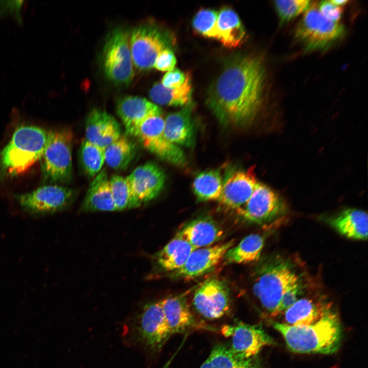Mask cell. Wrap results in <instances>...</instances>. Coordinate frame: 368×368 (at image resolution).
Wrapping results in <instances>:
<instances>
[{"instance_id":"2","label":"cell","mask_w":368,"mask_h":368,"mask_svg":"<svg viewBox=\"0 0 368 368\" xmlns=\"http://www.w3.org/2000/svg\"><path fill=\"white\" fill-rule=\"evenodd\" d=\"M272 326L282 335L288 348L297 353L332 354L338 351L341 343L340 319L330 309L308 325L293 326L273 322Z\"/></svg>"},{"instance_id":"29","label":"cell","mask_w":368,"mask_h":368,"mask_svg":"<svg viewBox=\"0 0 368 368\" xmlns=\"http://www.w3.org/2000/svg\"><path fill=\"white\" fill-rule=\"evenodd\" d=\"M199 368H261L254 357L245 358L223 344L214 347Z\"/></svg>"},{"instance_id":"11","label":"cell","mask_w":368,"mask_h":368,"mask_svg":"<svg viewBox=\"0 0 368 368\" xmlns=\"http://www.w3.org/2000/svg\"><path fill=\"white\" fill-rule=\"evenodd\" d=\"M73 190L57 185H44L31 192L18 194L16 199L28 212L47 214L60 211L71 203L74 197Z\"/></svg>"},{"instance_id":"3","label":"cell","mask_w":368,"mask_h":368,"mask_svg":"<svg viewBox=\"0 0 368 368\" xmlns=\"http://www.w3.org/2000/svg\"><path fill=\"white\" fill-rule=\"evenodd\" d=\"M298 286V276L290 263L282 258L268 259L255 269L254 293L270 316L278 315L283 295L288 290Z\"/></svg>"},{"instance_id":"16","label":"cell","mask_w":368,"mask_h":368,"mask_svg":"<svg viewBox=\"0 0 368 368\" xmlns=\"http://www.w3.org/2000/svg\"><path fill=\"white\" fill-rule=\"evenodd\" d=\"M126 178L135 198L141 205L159 194L166 180L163 169L152 162L138 166Z\"/></svg>"},{"instance_id":"15","label":"cell","mask_w":368,"mask_h":368,"mask_svg":"<svg viewBox=\"0 0 368 368\" xmlns=\"http://www.w3.org/2000/svg\"><path fill=\"white\" fill-rule=\"evenodd\" d=\"M234 243V240H232L209 247L195 249L180 268L172 272L171 277L189 280L206 273L223 260L225 253L233 246Z\"/></svg>"},{"instance_id":"13","label":"cell","mask_w":368,"mask_h":368,"mask_svg":"<svg viewBox=\"0 0 368 368\" xmlns=\"http://www.w3.org/2000/svg\"><path fill=\"white\" fill-rule=\"evenodd\" d=\"M193 304L197 312L208 319L221 317L230 307L228 286L217 278L207 279L195 290Z\"/></svg>"},{"instance_id":"33","label":"cell","mask_w":368,"mask_h":368,"mask_svg":"<svg viewBox=\"0 0 368 368\" xmlns=\"http://www.w3.org/2000/svg\"><path fill=\"white\" fill-rule=\"evenodd\" d=\"M104 150L85 139L81 143L79 159L82 169L89 177H95L102 170L105 163Z\"/></svg>"},{"instance_id":"23","label":"cell","mask_w":368,"mask_h":368,"mask_svg":"<svg viewBox=\"0 0 368 368\" xmlns=\"http://www.w3.org/2000/svg\"><path fill=\"white\" fill-rule=\"evenodd\" d=\"M186 294H180L160 301L172 335L183 333L195 324Z\"/></svg>"},{"instance_id":"6","label":"cell","mask_w":368,"mask_h":368,"mask_svg":"<svg viewBox=\"0 0 368 368\" xmlns=\"http://www.w3.org/2000/svg\"><path fill=\"white\" fill-rule=\"evenodd\" d=\"M102 64L106 77L119 85H127L134 76L130 45V34L116 28L108 36L102 53Z\"/></svg>"},{"instance_id":"24","label":"cell","mask_w":368,"mask_h":368,"mask_svg":"<svg viewBox=\"0 0 368 368\" xmlns=\"http://www.w3.org/2000/svg\"><path fill=\"white\" fill-rule=\"evenodd\" d=\"M329 223L339 233L355 240H366L368 219L367 213L356 209L344 210L331 217Z\"/></svg>"},{"instance_id":"19","label":"cell","mask_w":368,"mask_h":368,"mask_svg":"<svg viewBox=\"0 0 368 368\" xmlns=\"http://www.w3.org/2000/svg\"><path fill=\"white\" fill-rule=\"evenodd\" d=\"M85 131L86 141L104 149L121 136V127L116 119L96 108L88 114Z\"/></svg>"},{"instance_id":"37","label":"cell","mask_w":368,"mask_h":368,"mask_svg":"<svg viewBox=\"0 0 368 368\" xmlns=\"http://www.w3.org/2000/svg\"><path fill=\"white\" fill-rule=\"evenodd\" d=\"M176 63V57L170 49L161 51L157 56L154 67L160 71H171L174 69Z\"/></svg>"},{"instance_id":"22","label":"cell","mask_w":368,"mask_h":368,"mask_svg":"<svg viewBox=\"0 0 368 368\" xmlns=\"http://www.w3.org/2000/svg\"><path fill=\"white\" fill-rule=\"evenodd\" d=\"M86 212L117 211L112 196L110 179L105 169L101 170L90 183L82 204Z\"/></svg>"},{"instance_id":"21","label":"cell","mask_w":368,"mask_h":368,"mask_svg":"<svg viewBox=\"0 0 368 368\" xmlns=\"http://www.w3.org/2000/svg\"><path fill=\"white\" fill-rule=\"evenodd\" d=\"M224 232L217 223L208 217H200L185 224L176 236L184 239L195 249L209 247L219 241Z\"/></svg>"},{"instance_id":"40","label":"cell","mask_w":368,"mask_h":368,"mask_svg":"<svg viewBox=\"0 0 368 368\" xmlns=\"http://www.w3.org/2000/svg\"><path fill=\"white\" fill-rule=\"evenodd\" d=\"M300 291V286L294 287L288 290L282 296L278 309V315L284 312L297 300Z\"/></svg>"},{"instance_id":"20","label":"cell","mask_w":368,"mask_h":368,"mask_svg":"<svg viewBox=\"0 0 368 368\" xmlns=\"http://www.w3.org/2000/svg\"><path fill=\"white\" fill-rule=\"evenodd\" d=\"M193 103L179 111L167 115L165 120L164 133L171 143L191 147L195 144V127L192 120Z\"/></svg>"},{"instance_id":"4","label":"cell","mask_w":368,"mask_h":368,"mask_svg":"<svg viewBox=\"0 0 368 368\" xmlns=\"http://www.w3.org/2000/svg\"><path fill=\"white\" fill-rule=\"evenodd\" d=\"M49 131L35 126L17 128L1 153L2 168L11 175L20 174L28 170L40 159Z\"/></svg>"},{"instance_id":"17","label":"cell","mask_w":368,"mask_h":368,"mask_svg":"<svg viewBox=\"0 0 368 368\" xmlns=\"http://www.w3.org/2000/svg\"><path fill=\"white\" fill-rule=\"evenodd\" d=\"M258 181L251 169L234 171L223 181L218 201L224 205L237 210L249 198Z\"/></svg>"},{"instance_id":"27","label":"cell","mask_w":368,"mask_h":368,"mask_svg":"<svg viewBox=\"0 0 368 368\" xmlns=\"http://www.w3.org/2000/svg\"><path fill=\"white\" fill-rule=\"evenodd\" d=\"M195 249L187 241L175 236L156 254L155 257L157 264L163 270L173 272L185 264Z\"/></svg>"},{"instance_id":"18","label":"cell","mask_w":368,"mask_h":368,"mask_svg":"<svg viewBox=\"0 0 368 368\" xmlns=\"http://www.w3.org/2000/svg\"><path fill=\"white\" fill-rule=\"evenodd\" d=\"M117 112L127 134L134 136L140 125L149 117L162 113L161 109L145 98L125 96L117 102Z\"/></svg>"},{"instance_id":"9","label":"cell","mask_w":368,"mask_h":368,"mask_svg":"<svg viewBox=\"0 0 368 368\" xmlns=\"http://www.w3.org/2000/svg\"><path fill=\"white\" fill-rule=\"evenodd\" d=\"M164 123L162 113L152 116L140 125L134 136L145 148L160 158L175 166L183 167L187 163L185 154L180 148L166 139Z\"/></svg>"},{"instance_id":"41","label":"cell","mask_w":368,"mask_h":368,"mask_svg":"<svg viewBox=\"0 0 368 368\" xmlns=\"http://www.w3.org/2000/svg\"><path fill=\"white\" fill-rule=\"evenodd\" d=\"M330 2L337 6L341 7L348 3L349 1L347 0H331Z\"/></svg>"},{"instance_id":"42","label":"cell","mask_w":368,"mask_h":368,"mask_svg":"<svg viewBox=\"0 0 368 368\" xmlns=\"http://www.w3.org/2000/svg\"><path fill=\"white\" fill-rule=\"evenodd\" d=\"M174 357V355H173L171 359H170L167 362V363L164 365V366L162 368H169L171 362L173 360V358Z\"/></svg>"},{"instance_id":"36","label":"cell","mask_w":368,"mask_h":368,"mask_svg":"<svg viewBox=\"0 0 368 368\" xmlns=\"http://www.w3.org/2000/svg\"><path fill=\"white\" fill-rule=\"evenodd\" d=\"M274 7L282 21H289L305 12L310 7L308 0L275 1Z\"/></svg>"},{"instance_id":"28","label":"cell","mask_w":368,"mask_h":368,"mask_svg":"<svg viewBox=\"0 0 368 368\" xmlns=\"http://www.w3.org/2000/svg\"><path fill=\"white\" fill-rule=\"evenodd\" d=\"M192 85L190 74H186L185 82L177 88L164 87L162 83H155L149 91L150 99L155 103L168 106H186L191 103Z\"/></svg>"},{"instance_id":"1","label":"cell","mask_w":368,"mask_h":368,"mask_svg":"<svg viewBox=\"0 0 368 368\" xmlns=\"http://www.w3.org/2000/svg\"><path fill=\"white\" fill-rule=\"evenodd\" d=\"M265 79L264 66L259 58L252 56L236 57L211 86L208 105L222 123L247 126L260 110Z\"/></svg>"},{"instance_id":"35","label":"cell","mask_w":368,"mask_h":368,"mask_svg":"<svg viewBox=\"0 0 368 368\" xmlns=\"http://www.w3.org/2000/svg\"><path fill=\"white\" fill-rule=\"evenodd\" d=\"M218 12L210 9L200 10L193 20L195 31L204 37L218 40Z\"/></svg>"},{"instance_id":"32","label":"cell","mask_w":368,"mask_h":368,"mask_svg":"<svg viewBox=\"0 0 368 368\" xmlns=\"http://www.w3.org/2000/svg\"><path fill=\"white\" fill-rule=\"evenodd\" d=\"M135 147L127 136L122 135L105 148V162L117 170L126 169L135 155Z\"/></svg>"},{"instance_id":"34","label":"cell","mask_w":368,"mask_h":368,"mask_svg":"<svg viewBox=\"0 0 368 368\" xmlns=\"http://www.w3.org/2000/svg\"><path fill=\"white\" fill-rule=\"evenodd\" d=\"M110 182L112 196L117 211L141 206L135 198L126 177L114 175L110 179Z\"/></svg>"},{"instance_id":"38","label":"cell","mask_w":368,"mask_h":368,"mask_svg":"<svg viewBox=\"0 0 368 368\" xmlns=\"http://www.w3.org/2000/svg\"><path fill=\"white\" fill-rule=\"evenodd\" d=\"M186 79V74L178 69L168 72L163 77L162 84L170 89L177 88L182 85Z\"/></svg>"},{"instance_id":"5","label":"cell","mask_w":368,"mask_h":368,"mask_svg":"<svg viewBox=\"0 0 368 368\" xmlns=\"http://www.w3.org/2000/svg\"><path fill=\"white\" fill-rule=\"evenodd\" d=\"M73 134L69 128L50 131L40 160L43 178L51 183L69 182L73 176Z\"/></svg>"},{"instance_id":"7","label":"cell","mask_w":368,"mask_h":368,"mask_svg":"<svg viewBox=\"0 0 368 368\" xmlns=\"http://www.w3.org/2000/svg\"><path fill=\"white\" fill-rule=\"evenodd\" d=\"M343 26L324 16L316 8L308 9L298 23L295 37L309 51L324 49L342 37Z\"/></svg>"},{"instance_id":"14","label":"cell","mask_w":368,"mask_h":368,"mask_svg":"<svg viewBox=\"0 0 368 368\" xmlns=\"http://www.w3.org/2000/svg\"><path fill=\"white\" fill-rule=\"evenodd\" d=\"M221 332L224 336L231 337L230 348L233 352L245 358L254 357L264 347L274 343L273 339L258 325L239 321L224 326Z\"/></svg>"},{"instance_id":"26","label":"cell","mask_w":368,"mask_h":368,"mask_svg":"<svg viewBox=\"0 0 368 368\" xmlns=\"http://www.w3.org/2000/svg\"><path fill=\"white\" fill-rule=\"evenodd\" d=\"M330 309L328 304L316 303L311 299L297 300L284 312V323L293 326L308 325L318 320Z\"/></svg>"},{"instance_id":"25","label":"cell","mask_w":368,"mask_h":368,"mask_svg":"<svg viewBox=\"0 0 368 368\" xmlns=\"http://www.w3.org/2000/svg\"><path fill=\"white\" fill-rule=\"evenodd\" d=\"M218 40L225 47L236 48L245 40L246 32L236 12L224 7L218 12Z\"/></svg>"},{"instance_id":"30","label":"cell","mask_w":368,"mask_h":368,"mask_svg":"<svg viewBox=\"0 0 368 368\" xmlns=\"http://www.w3.org/2000/svg\"><path fill=\"white\" fill-rule=\"evenodd\" d=\"M264 244L263 238L252 234L244 238L235 246H232L225 253L223 260L227 264H246L257 261Z\"/></svg>"},{"instance_id":"31","label":"cell","mask_w":368,"mask_h":368,"mask_svg":"<svg viewBox=\"0 0 368 368\" xmlns=\"http://www.w3.org/2000/svg\"><path fill=\"white\" fill-rule=\"evenodd\" d=\"M223 181L220 172L211 170L200 172L195 177L193 190L200 201L218 200L222 192Z\"/></svg>"},{"instance_id":"12","label":"cell","mask_w":368,"mask_h":368,"mask_svg":"<svg viewBox=\"0 0 368 368\" xmlns=\"http://www.w3.org/2000/svg\"><path fill=\"white\" fill-rule=\"evenodd\" d=\"M136 329L139 340L144 346L155 351L163 348L172 334L160 301L144 306L137 320Z\"/></svg>"},{"instance_id":"10","label":"cell","mask_w":368,"mask_h":368,"mask_svg":"<svg viewBox=\"0 0 368 368\" xmlns=\"http://www.w3.org/2000/svg\"><path fill=\"white\" fill-rule=\"evenodd\" d=\"M285 210L281 197L268 186L258 181L246 202L236 211L245 221L262 224L281 216Z\"/></svg>"},{"instance_id":"8","label":"cell","mask_w":368,"mask_h":368,"mask_svg":"<svg viewBox=\"0 0 368 368\" xmlns=\"http://www.w3.org/2000/svg\"><path fill=\"white\" fill-rule=\"evenodd\" d=\"M171 41L167 33L154 25H142L135 27L130 33L133 63L141 70L153 68L159 53L170 49Z\"/></svg>"},{"instance_id":"39","label":"cell","mask_w":368,"mask_h":368,"mask_svg":"<svg viewBox=\"0 0 368 368\" xmlns=\"http://www.w3.org/2000/svg\"><path fill=\"white\" fill-rule=\"evenodd\" d=\"M319 11L328 19L338 22L342 13L341 7L333 4L330 1L321 2L319 4Z\"/></svg>"}]
</instances>
